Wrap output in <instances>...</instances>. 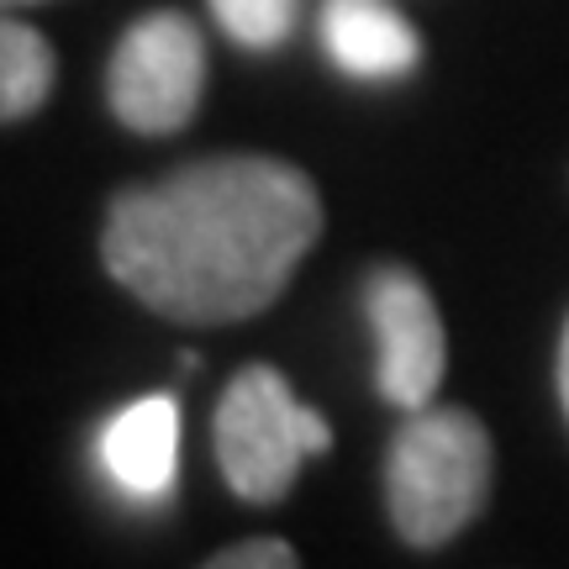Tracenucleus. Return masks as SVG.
<instances>
[{"label": "nucleus", "mask_w": 569, "mask_h": 569, "mask_svg": "<svg viewBox=\"0 0 569 569\" xmlns=\"http://www.w3.org/2000/svg\"><path fill=\"white\" fill-rule=\"evenodd\" d=\"M559 401H565V417H569V322H565V338H559Z\"/></svg>", "instance_id": "11"}, {"label": "nucleus", "mask_w": 569, "mask_h": 569, "mask_svg": "<svg viewBox=\"0 0 569 569\" xmlns=\"http://www.w3.org/2000/svg\"><path fill=\"white\" fill-rule=\"evenodd\" d=\"M317 238L322 196L306 169L269 153H217L117 190L101 264L148 311L217 327L280 301Z\"/></svg>", "instance_id": "1"}, {"label": "nucleus", "mask_w": 569, "mask_h": 569, "mask_svg": "<svg viewBox=\"0 0 569 569\" xmlns=\"http://www.w3.org/2000/svg\"><path fill=\"white\" fill-rule=\"evenodd\" d=\"M496 448L465 407H422L396 427L386 453L390 528L411 549H443L486 511Z\"/></svg>", "instance_id": "2"}, {"label": "nucleus", "mask_w": 569, "mask_h": 569, "mask_svg": "<svg viewBox=\"0 0 569 569\" xmlns=\"http://www.w3.org/2000/svg\"><path fill=\"white\" fill-rule=\"evenodd\" d=\"M206 96V38L184 11H148L117 38L106 63L111 117L138 138H174Z\"/></svg>", "instance_id": "4"}, {"label": "nucleus", "mask_w": 569, "mask_h": 569, "mask_svg": "<svg viewBox=\"0 0 569 569\" xmlns=\"http://www.w3.org/2000/svg\"><path fill=\"white\" fill-rule=\"evenodd\" d=\"M322 48L348 80H401L422 63V38L390 0H322Z\"/></svg>", "instance_id": "7"}, {"label": "nucleus", "mask_w": 569, "mask_h": 569, "mask_svg": "<svg viewBox=\"0 0 569 569\" xmlns=\"http://www.w3.org/2000/svg\"><path fill=\"white\" fill-rule=\"evenodd\" d=\"M211 17L238 48L253 53H274L290 42L296 17H301V0H211Z\"/></svg>", "instance_id": "9"}, {"label": "nucleus", "mask_w": 569, "mask_h": 569, "mask_svg": "<svg viewBox=\"0 0 569 569\" xmlns=\"http://www.w3.org/2000/svg\"><path fill=\"white\" fill-rule=\"evenodd\" d=\"M21 6H42V0H0V11H21Z\"/></svg>", "instance_id": "12"}, {"label": "nucleus", "mask_w": 569, "mask_h": 569, "mask_svg": "<svg viewBox=\"0 0 569 569\" xmlns=\"http://www.w3.org/2000/svg\"><path fill=\"white\" fill-rule=\"evenodd\" d=\"M96 469L106 486L132 507L159 511L174 501L180 480V401L174 396H138L117 407L96 432Z\"/></svg>", "instance_id": "6"}, {"label": "nucleus", "mask_w": 569, "mask_h": 569, "mask_svg": "<svg viewBox=\"0 0 569 569\" xmlns=\"http://www.w3.org/2000/svg\"><path fill=\"white\" fill-rule=\"evenodd\" d=\"M201 569H301V559L284 538H243L232 549L211 553Z\"/></svg>", "instance_id": "10"}, {"label": "nucleus", "mask_w": 569, "mask_h": 569, "mask_svg": "<svg viewBox=\"0 0 569 569\" xmlns=\"http://www.w3.org/2000/svg\"><path fill=\"white\" fill-rule=\"evenodd\" d=\"M53 74H59L53 42L38 27L0 11V122H21L42 111L53 96Z\"/></svg>", "instance_id": "8"}, {"label": "nucleus", "mask_w": 569, "mask_h": 569, "mask_svg": "<svg viewBox=\"0 0 569 569\" xmlns=\"http://www.w3.org/2000/svg\"><path fill=\"white\" fill-rule=\"evenodd\" d=\"M211 432L227 490L253 507L284 501L306 459L332 448L327 417L306 407L274 365H248L227 380Z\"/></svg>", "instance_id": "3"}, {"label": "nucleus", "mask_w": 569, "mask_h": 569, "mask_svg": "<svg viewBox=\"0 0 569 569\" xmlns=\"http://www.w3.org/2000/svg\"><path fill=\"white\" fill-rule=\"evenodd\" d=\"M365 317L375 332V390L390 407L422 411L443 386V317L438 301L407 264H380L365 280Z\"/></svg>", "instance_id": "5"}]
</instances>
